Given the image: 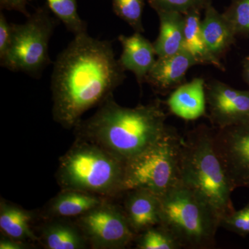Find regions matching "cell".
I'll return each mask as SVG.
<instances>
[{
    "label": "cell",
    "instance_id": "1",
    "mask_svg": "<svg viewBox=\"0 0 249 249\" xmlns=\"http://www.w3.org/2000/svg\"><path fill=\"white\" fill-rule=\"evenodd\" d=\"M112 42L88 33L75 36L54 62L51 89L52 116L64 128L73 129L87 111L99 106L125 80Z\"/></svg>",
    "mask_w": 249,
    "mask_h": 249
},
{
    "label": "cell",
    "instance_id": "2",
    "mask_svg": "<svg viewBox=\"0 0 249 249\" xmlns=\"http://www.w3.org/2000/svg\"><path fill=\"white\" fill-rule=\"evenodd\" d=\"M160 99L126 107L111 95L97 111L74 127L77 139H84L126 162L157 142L169 126Z\"/></svg>",
    "mask_w": 249,
    "mask_h": 249
},
{
    "label": "cell",
    "instance_id": "3",
    "mask_svg": "<svg viewBox=\"0 0 249 249\" xmlns=\"http://www.w3.org/2000/svg\"><path fill=\"white\" fill-rule=\"evenodd\" d=\"M213 134V127L201 124L183 138L180 175L181 183L202 198L222 219L235 211L231 199L235 188L216 151Z\"/></svg>",
    "mask_w": 249,
    "mask_h": 249
},
{
    "label": "cell",
    "instance_id": "4",
    "mask_svg": "<svg viewBox=\"0 0 249 249\" xmlns=\"http://www.w3.org/2000/svg\"><path fill=\"white\" fill-rule=\"evenodd\" d=\"M124 163L96 144L76 138L59 160L55 178L61 190L83 191L108 199L124 193Z\"/></svg>",
    "mask_w": 249,
    "mask_h": 249
},
{
    "label": "cell",
    "instance_id": "5",
    "mask_svg": "<svg viewBox=\"0 0 249 249\" xmlns=\"http://www.w3.org/2000/svg\"><path fill=\"white\" fill-rule=\"evenodd\" d=\"M160 225L182 248L212 249L220 218L208 203L182 183L160 196Z\"/></svg>",
    "mask_w": 249,
    "mask_h": 249
},
{
    "label": "cell",
    "instance_id": "6",
    "mask_svg": "<svg viewBox=\"0 0 249 249\" xmlns=\"http://www.w3.org/2000/svg\"><path fill=\"white\" fill-rule=\"evenodd\" d=\"M183 137L170 127L157 142L124 163L123 193L147 190L159 196L181 183L180 154Z\"/></svg>",
    "mask_w": 249,
    "mask_h": 249
},
{
    "label": "cell",
    "instance_id": "7",
    "mask_svg": "<svg viewBox=\"0 0 249 249\" xmlns=\"http://www.w3.org/2000/svg\"><path fill=\"white\" fill-rule=\"evenodd\" d=\"M58 24L45 9H38L23 24H13L9 52L1 66L14 72L39 77L51 63L49 42Z\"/></svg>",
    "mask_w": 249,
    "mask_h": 249
},
{
    "label": "cell",
    "instance_id": "8",
    "mask_svg": "<svg viewBox=\"0 0 249 249\" xmlns=\"http://www.w3.org/2000/svg\"><path fill=\"white\" fill-rule=\"evenodd\" d=\"M74 222L92 249H124L137 237L124 210L108 200L75 218Z\"/></svg>",
    "mask_w": 249,
    "mask_h": 249
},
{
    "label": "cell",
    "instance_id": "9",
    "mask_svg": "<svg viewBox=\"0 0 249 249\" xmlns=\"http://www.w3.org/2000/svg\"><path fill=\"white\" fill-rule=\"evenodd\" d=\"M213 129L214 147L232 186L249 188V121Z\"/></svg>",
    "mask_w": 249,
    "mask_h": 249
},
{
    "label": "cell",
    "instance_id": "10",
    "mask_svg": "<svg viewBox=\"0 0 249 249\" xmlns=\"http://www.w3.org/2000/svg\"><path fill=\"white\" fill-rule=\"evenodd\" d=\"M206 104L214 128L230 127L249 121V90L235 89L217 80L206 83Z\"/></svg>",
    "mask_w": 249,
    "mask_h": 249
},
{
    "label": "cell",
    "instance_id": "11",
    "mask_svg": "<svg viewBox=\"0 0 249 249\" xmlns=\"http://www.w3.org/2000/svg\"><path fill=\"white\" fill-rule=\"evenodd\" d=\"M199 63L184 49L178 53L158 57L145 78V83L157 91L165 93L184 83L187 72Z\"/></svg>",
    "mask_w": 249,
    "mask_h": 249
},
{
    "label": "cell",
    "instance_id": "12",
    "mask_svg": "<svg viewBox=\"0 0 249 249\" xmlns=\"http://www.w3.org/2000/svg\"><path fill=\"white\" fill-rule=\"evenodd\" d=\"M127 193L124 201V213L132 231L142 233L160 224V196L144 189H134Z\"/></svg>",
    "mask_w": 249,
    "mask_h": 249
},
{
    "label": "cell",
    "instance_id": "13",
    "mask_svg": "<svg viewBox=\"0 0 249 249\" xmlns=\"http://www.w3.org/2000/svg\"><path fill=\"white\" fill-rule=\"evenodd\" d=\"M118 40L123 49L118 59L121 67L125 71L132 72L139 85L143 84L157 60L153 43L139 32L129 36L120 35Z\"/></svg>",
    "mask_w": 249,
    "mask_h": 249
},
{
    "label": "cell",
    "instance_id": "14",
    "mask_svg": "<svg viewBox=\"0 0 249 249\" xmlns=\"http://www.w3.org/2000/svg\"><path fill=\"white\" fill-rule=\"evenodd\" d=\"M174 115L183 120L193 121L206 114V82L194 78L176 88L165 102Z\"/></svg>",
    "mask_w": 249,
    "mask_h": 249
},
{
    "label": "cell",
    "instance_id": "15",
    "mask_svg": "<svg viewBox=\"0 0 249 249\" xmlns=\"http://www.w3.org/2000/svg\"><path fill=\"white\" fill-rule=\"evenodd\" d=\"M205 43L211 53L220 60L235 43L236 35L231 24L210 1L205 7L204 19L201 23Z\"/></svg>",
    "mask_w": 249,
    "mask_h": 249
},
{
    "label": "cell",
    "instance_id": "16",
    "mask_svg": "<svg viewBox=\"0 0 249 249\" xmlns=\"http://www.w3.org/2000/svg\"><path fill=\"white\" fill-rule=\"evenodd\" d=\"M40 228L39 242L47 249H83L88 245L83 232L70 218H49Z\"/></svg>",
    "mask_w": 249,
    "mask_h": 249
},
{
    "label": "cell",
    "instance_id": "17",
    "mask_svg": "<svg viewBox=\"0 0 249 249\" xmlns=\"http://www.w3.org/2000/svg\"><path fill=\"white\" fill-rule=\"evenodd\" d=\"M108 200L107 198L74 190H61L47 203L43 217L76 218Z\"/></svg>",
    "mask_w": 249,
    "mask_h": 249
},
{
    "label": "cell",
    "instance_id": "18",
    "mask_svg": "<svg viewBox=\"0 0 249 249\" xmlns=\"http://www.w3.org/2000/svg\"><path fill=\"white\" fill-rule=\"evenodd\" d=\"M32 213L4 200L0 202V229L4 235L21 242H39L31 228Z\"/></svg>",
    "mask_w": 249,
    "mask_h": 249
},
{
    "label": "cell",
    "instance_id": "19",
    "mask_svg": "<svg viewBox=\"0 0 249 249\" xmlns=\"http://www.w3.org/2000/svg\"><path fill=\"white\" fill-rule=\"evenodd\" d=\"M160 19V33L154 42L157 57L173 55L182 50L184 40L185 19L177 12L157 13Z\"/></svg>",
    "mask_w": 249,
    "mask_h": 249
},
{
    "label": "cell",
    "instance_id": "20",
    "mask_svg": "<svg viewBox=\"0 0 249 249\" xmlns=\"http://www.w3.org/2000/svg\"><path fill=\"white\" fill-rule=\"evenodd\" d=\"M201 10H193L184 16V40L183 49L191 54L199 65H213L225 71L220 60L214 57L209 52L201 29Z\"/></svg>",
    "mask_w": 249,
    "mask_h": 249
},
{
    "label": "cell",
    "instance_id": "21",
    "mask_svg": "<svg viewBox=\"0 0 249 249\" xmlns=\"http://www.w3.org/2000/svg\"><path fill=\"white\" fill-rule=\"evenodd\" d=\"M51 11L74 36L87 32V23L80 18L76 0H47Z\"/></svg>",
    "mask_w": 249,
    "mask_h": 249
},
{
    "label": "cell",
    "instance_id": "22",
    "mask_svg": "<svg viewBox=\"0 0 249 249\" xmlns=\"http://www.w3.org/2000/svg\"><path fill=\"white\" fill-rule=\"evenodd\" d=\"M134 241L138 249H182L173 234L160 224L139 234Z\"/></svg>",
    "mask_w": 249,
    "mask_h": 249
},
{
    "label": "cell",
    "instance_id": "23",
    "mask_svg": "<svg viewBox=\"0 0 249 249\" xmlns=\"http://www.w3.org/2000/svg\"><path fill=\"white\" fill-rule=\"evenodd\" d=\"M145 0H111L113 11L135 32H144L142 14Z\"/></svg>",
    "mask_w": 249,
    "mask_h": 249
},
{
    "label": "cell",
    "instance_id": "24",
    "mask_svg": "<svg viewBox=\"0 0 249 249\" xmlns=\"http://www.w3.org/2000/svg\"><path fill=\"white\" fill-rule=\"evenodd\" d=\"M224 15L231 24L236 35H249V0H232Z\"/></svg>",
    "mask_w": 249,
    "mask_h": 249
},
{
    "label": "cell",
    "instance_id": "25",
    "mask_svg": "<svg viewBox=\"0 0 249 249\" xmlns=\"http://www.w3.org/2000/svg\"><path fill=\"white\" fill-rule=\"evenodd\" d=\"M156 12H177L185 15L193 10L205 9L211 0H147Z\"/></svg>",
    "mask_w": 249,
    "mask_h": 249
},
{
    "label": "cell",
    "instance_id": "26",
    "mask_svg": "<svg viewBox=\"0 0 249 249\" xmlns=\"http://www.w3.org/2000/svg\"><path fill=\"white\" fill-rule=\"evenodd\" d=\"M220 227L242 237L249 235V201L242 209L223 217Z\"/></svg>",
    "mask_w": 249,
    "mask_h": 249
},
{
    "label": "cell",
    "instance_id": "27",
    "mask_svg": "<svg viewBox=\"0 0 249 249\" xmlns=\"http://www.w3.org/2000/svg\"><path fill=\"white\" fill-rule=\"evenodd\" d=\"M12 39L11 23L8 22L3 13L0 14V62L4 60L9 52Z\"/></svg>",
    "mask_w": 249,
    "mask_h": 249
},
{
    "label": "cell",
    "instance_id": "28",
    "mask_svg": "<svg viewBox=\"0 0 249 249\" xmlns=\"http://www.w3.org/2000/svg\"><path fill=\"white\" fill-rule=\"evenodd\" d=\"M0 4L1 9L18 11L27 18L30 16L27 9V0H0Z\"/></svg>",
    "mask_w": 249,
    "mask_h": 249
},
{
    "label": "cell",
    "instance_id": "29",
    "mask_svg": "<svg viewBox=\"0 0 249 249\" xmlns=\"http://www.w3.org/2000/svg\"><path fill=\"white\" fill-rule=\"evenodd\" d=\"M27 242H21L4 235L0 240V249H26L30 248Z\"/></svg>",
    "mask_w": 249,
    "mask_h": 249
},
{
    "label": "cell",
    "instance_id": "30",
    "mask_svg": "<svg viewBox=\"0 0 249 249\" xmlns=\"http://www.w3.org/2000/svg\"><path fill=\"white\" fill-rule=\"evenodd\" d=\"M242 76L245 83L249 87V55L244 59L242 63Z\"/></svg>",
    "mask_w": 249,
    "mask_h": 249
}]
</instances>
